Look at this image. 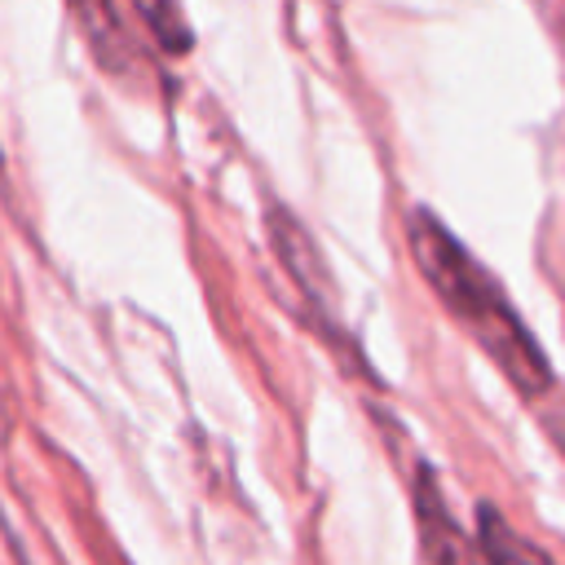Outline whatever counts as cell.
<instances>
[{
    "instance_id": "obj_1",
    "label": "cell",
    "mask_w": 565,
    "mask_h": 565,
    "mask_svg": "<svg viewBox=\"0 0 565 565\" xmlns=\"http://www.w3.org/2000/svg\"><path fill=\"white\" fill-rule=\"evenodd\" d=\"M406 238H411V252H415L419 274L437 291V300L490 353V362L525 397L543 393L552 384V366H547L539 340L530 335V327L521 322V313L512 309V300L503 296V287L494 282V274L486 265H477L463 252V243L433 212H424V207L406 216Z\"/></svg>"
},
{
    "instance_id": "obj_2",
    "label": "cell",
    "mask_w": 565,
    "mask_h": 565,
    "mask_svg": "<svg viewBox=\"0 0 565 565\" xmlns=\"http://www.w3.org/2000/svg\"><path fill=\"white\" fill-rule=\"evenodd\" d=\"M415 503H419L424 543H428L433 565H481V561H477V547L463 543L459 525H455L450 512H446V499H437V490H433L428 477H419V486H415Z\"/></svg>"
},
{
    "instance_id": "obj_3",
    "label": "cell",
    "mask_w": 565,
    "mask_h": 565,
    "mask_svg": "<svg viewBox=\"0 0 565 565\" xmlns=\"http://www.w3.org/2000/svg\"><path fill=\"white\" fill-rule=\"evenodd\" d=\"M477 552L481 565H552V556L534 547L521 530H512L494 508L477 512Z\"/></svg>"
},
{
    "instance_id": "obj_4",
    "label": "cell",
    "mask_w": 565,
    "mask_h": 565,
    "mask_svg": "<svg viewBox=\"0 0 565 565\" xmlns=\"http://www.w3.org/2000/svg\"><path fill=\"white\" fill-rule=\"evenodd\" d=\"M71 4H75V13H79V22H84V31H88V40H93L102 62L128 57V44L119 35V13H115L110 0H71Z\"/></svg>"
},
{
    "instance_id": "obj_5",
    "label": "cell",
    "mask_w": 565,
    "mask_h": 565,
    "mask_svg": "<svg viewBox=\"0 0 565 565\" xmlns=\"http://www.w3.org/2000/svg\"><path fill=\"white\" fill-rule=\"evenodd\" d=\"M132 9L146 22V31L159 40V49H168V53H185L190 49V26H185L177 0H132Z\"/></svg>"
}]
</instances>
